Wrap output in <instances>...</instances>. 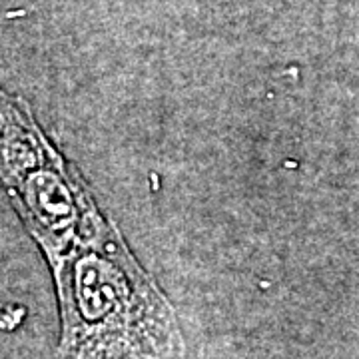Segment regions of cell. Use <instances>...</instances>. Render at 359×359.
I'll list each match as a JSON object with an SVG mask.
<instances>
[{
    "mask_svg": "<svg viewBox=\"0 0 359 359\" xmlns=\"http://www.w3.org/2000/svg\"><path fill=\"white\" fill-rule=\"evenodd\" d=\"M4 178L54 269V359H184L168 299L102 218L76 172L4 98Z\"/></svg>",
    "mask_w": 359,
    "mask_h": 359,
    "instance_id": "cell-1",
    "label": "cell"
}]
</instances>
